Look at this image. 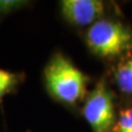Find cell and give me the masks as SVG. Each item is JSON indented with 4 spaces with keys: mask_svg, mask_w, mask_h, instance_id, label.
I'll list each match as a JSON object with an SVG mask.
<instances>
[{
    "mask_svg": "<svg viewBox=\"0 0 132 132\" xmlns=\"http://www.w3.org/2000/svg\"><path fill=\"white\" fill-rule=\"evenodd\" d=\"M44 74L48 92L57 100L75 105L85 97L87 77L63 55L53 57Z\"/></svg>",
    "mask_w": 132,
    "mask_h": 132,
    "instance_id": "obj_1",
    "label": "cell"
},
{
    "mask_svg": "<svg viewBox=\"0 0 132 132\" xmlns=\"http://www.w3.org/2000/svg\"><path fill=\"white\" fill-rule=\"evenodd\" d=\"M89 48L101 57H114L132 48V33L123 24L112 20H98L87 31Z\"/></svg>",
    "mask_w": 132,
    "mask_h": 132,
    "instance_id": "obj_2",
    "label": "cell"
},
{
    "mask_svg": "<svg viewBox=\"0 0 132 132\" xmlns=\"http://www.w3.org/2000/svg\"><path fill=\"white\" fill-rule=\"evenodd\" d=\"M84 117L94 132H110L114 126V106L110 90L99 81L84 106Z\"/></svg>",
    "mask_w": 132,
    "mask_h": 132,
    "instance_id": "obj_3",
    "label": "cell"
},
{
    "mask_svg": "<svg viewBox=\"0 0 132 132\" xmlns=\"http://www.w3.org/2000/svg\"><path fill=\"white\" fill-rule=\"evenodd\" d=\"M61 8L64 18L78 27L93 26L104 13V3L98 0H64Z\"/></svg>",
    "mask_w": 132,
    "mask_h": 132,
    "instance_id": "obj_4",
    "label": "cell"
},
{
    "mask_svg": "<svg viewBox=\"0 0 132 132\" xmlns=\"http://www.w3.org/2000/svg\"><path fill=\"white\" fill-rule=\"evenodd\" d=\"M116 81L122 93L132 95V56L126 59L118 66Z\"/></svg>",
    "mask_w": 132,
    "mask_h": 132,
    "instance_id": "obj_5",
    "label": "cell"
},
{
    "mask_svg": "<svg viewBox=\"0 0 132 132\" xmlns=\"http://www.w3.org/2000/svg\"><path fill=\"white\" fill-rule=\"evenodd\" d=\"M111 132H132V105L120 111Z\"/></svg>",
    "mask_w": 132,
    "mask_h": 132,
    "instance_id": "obj_6",
    "label": "cell"
},
{
    "mask_svg": "<svg viewBox=\"0 0 132 132\" xmlns=\"http://www.w3.org/2000/svg\"><path fill=\"white\" fill-rule=\"evenodd\" d=\"M18 77L15 74L0 68V100L15 86Z\"/></svg>",
    "mask_w": 132,
    "mask_h": 132,
    "instance_id": "obj_7",
    "label": "cell"
}]
</instances>
